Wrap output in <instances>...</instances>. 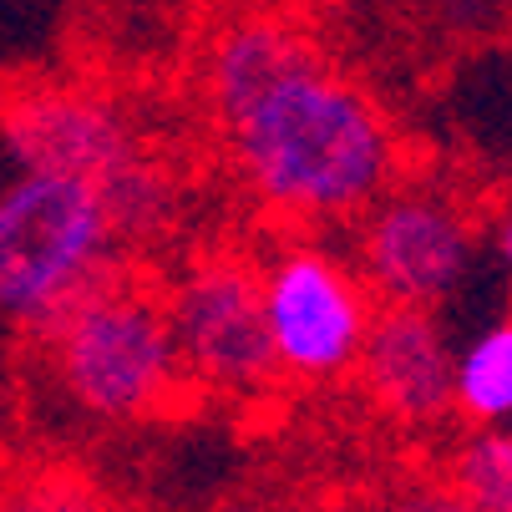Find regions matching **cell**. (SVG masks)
<instances>
[{"label": "cell", "instance_id": "9", "mask_svg": "<svg viewBox=\"0 0 512 512\" xmlns=\"http://www.w3.org/2000/svg\"><path fill=\"white\" fill-rule=\"evenodd\" d=\"M452 411L467 426H512V315H497L452 355Z\"/></svg>", "mask_w": 512, "mask_h": 512}, {"label": "cell", "instance_id": "6", "mask_svg": "<svg viewBox=\"0 0 512 512\" xmlns=\"http://www.w3.org/2000/svg\"><path fill=\"white\" fill-rule=\"evenodd\" d=\"M163 310L193 386L224 401H264L279 365L264 330L259 269L244 254H198L163 289Z\"/></svg>", "mask_w": 512, "mask_h": 512}, {"label": "cell", "instance_id": "7", "mask_svg": "<svg viewBox=\"0 0 512 512\" xmlns=\"http://www.w3.org/2000/svg\"><path fill=\"white\" fill-rule=\"evenodd\" d=\"M0 137L11 142L21 168L71 173L97 188H112L137 163H148L117 102L66 82H26L6 92L0 97Z\"/></svg>", "mask_w": 512, "mask_h": 512}, {"label": "cell", "instance_id": "8", "mask_svg": "<svg viewBox=\"0 0 512 512\" xmlns=\"http://www.w3.org/2000/svg\"><path fill=\"white\" fill-rule=\"evenodd\" d=\"M452 340L436 310L381 305L360 340V391L396 426H442L452 416Z\"/></svg>", "mask_w": 512, "mask_h": 512}, {"label": "cell", "instance_id": "1", "mask_svg": "<svg viewBox=\"0 0 512 512\" xmlns=\"http://www.w3.org/2000/svg\"><path fill=\"white\" fill-rule=\"evenodd\" d=\"M203 102L234 178L279 224H340L401 178L386 107L279 11H239L208 36Z\"/></svg>", "mask_w": 512, "mask_h": 512}, {"label": "cell", "instance_id": "4", "mask_svg": "<svg viewBox=\"0 0 512 512\" xmlns=\"http://www.w3.org/2000/svg\"><path fill=\"white\" fill-rule=\"evenodd\" d=\"M477 249V213L436 178L401 173L355 213V269L381 305L442 310L477 269Z\"/></svg>", "mask_w": 512, "mask_h": 512}, {"label": "cell", "instance_id": "5", "mask_svg": "<svg viewBox=\"0 0 512 512\" xmlns=\"http://www.w3.org/2000/svg\"><path fill=\"white\" fill-rule=\"evenodd\" d=\"M254 269L279 381L330 386L350 376L376 315V295L365 289L360 269L310 239H284Z\"/></svg>", "mask_w": 512, "mask_h": 512}, {"label": "cell", "instance_id": "10", "mask_svg": "<svg viewBox=\"0 0 512 512\" xmlns=\"http://www.w3.org/2000/svg\"><path fill=\"white\" fill-rule=\"evenodd\" d=\"M442 482L477 512H512V426H472L452 447Z\"/></svg>", "mask_w": 512, "mask_h": 512}, {"label": "cell", "instance_id": "3", "mask_svg": "<svg viewBox=\"0 0 512 512\" xmlns=\"http://www.w3.org/2000/svg\"><path fill=\"white\" fill-rule=\"evenodd\" d=\"M117 249L122 234L97 183L21 168L0 188V315L46 330L71 300L117 274Z\"/></svg>", "mask_w": 512, "mask_h": 512}, {"label": "cell", "instance_id": "2", "mask_svg": "<svg viewBox=\"0 0 512 512\" xmlns=\"http://www.w3.org/2000/svg\"><path fill=\"white\" fill-rule=\"evenodd\" d=\"M41 335L61 396L92 421L137 426L188 401L193 381L183 371L163 295L137 279L107 274Z\"/></svg>", "mask_w": 512, "mask_h": 512}, {"label": "cell", "instance_id": "11", "mask_svg": "<svg viewBox=\"0 0 512 512\" xmlns=\"http://www.w3.org/2000/svg\"><path fill=\"white\" fill-rule=\"evenodd\" d=\"M0 512H117V507L77 477H31L0 497Z\"/></svg>", "mask_w": 512, "mask_h": 512}, {"label": "cell", "instance_id": "12", "mask_svg": "<svg viewBox=\"0 0 512 512\" xmlns=\"http://www.w3.org/2000/svg\"><path fill=\"white\" fill-rule=\"evenodd\" d=\"M391 512H477V507L462 502L447 482H421V487H411L406 497H396Z\"/></svg>", "mask_w": 512, "mask_h": 512}, {"label": "cell", "instance_id": "14", "mask_svg": "<svg viewBox=\"0 0 512 512\" xmlns=\"http://www.w3.org/2000/svg\"><path fill=\"white\" fill-rule=\"evenodd\" d=\"M218 512H269V507H218Z\"/></svg>", "mask_w": 512, "mask_h": 512}, {"label": "cell", "instance_id": "13", "mask_svg": "<svg viewBox=\"0 0 512 512\" xmlns=\"http://www.w3.org/2000/svg\"><path fill=\"white\" fill-rule=\"evenodd\" d=\"M492 249H497V259H502V269L512 279V198L492 213Z\"/></svg>", "mask_w": 512, "mask_h": 512}]
</instances>
